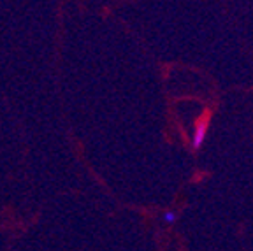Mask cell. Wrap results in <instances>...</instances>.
<instances>
[{
    "label": "cell",
    "mask_w": 253,
    "mask_h": 251,
    "mask_svg": "<svg viewBox=\"0 0 253 251\" xmlns=\"http://www.w3.org/2000/svg\"><path fill=\"white\" fill-rule=\"evenodd\" d=\"M206 133H208V120H201L195 126V132H194V137H192V148L199 149L204 142Z\"/></svg>",
    "instance_id": "cell-1"
},
{
    "label": "cell",
    "mask_w": 253,
    "mask_h": 251,
    "mask_svg": "<svg viewBox=\"0 0 253 251\" xmlns=\"http://www.w3.org/2000/svg\"><path fill=\"white\" fill-rule=\"evenodd\" d=\"M164 220H166L167 223H174V221H176V212H172V211L166 212V214H164Z\"/></svg>",
    "instance_id": "cell-2"
}]
</instances>
